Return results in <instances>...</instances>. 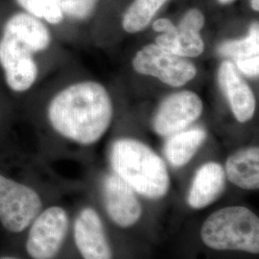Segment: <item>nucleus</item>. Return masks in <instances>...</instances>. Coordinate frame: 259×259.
I'll return each mask as SVG.
<instances>
[{"label":"nucleus","instance_id":"nucleus-1","mask_svg":"<svg viewBox=\"0 0 259 259\" xmlns=\"http://www.w3.org/2000/svg\"><path fill=\"white\" fill-rule=\"evenodd\" d=\"M112 103L107 90L96 82L74 83L58 93L48 108L57 133L81 145H93L111 125Z\"/></svg>","mask_w":259,"mask_h":259},{"label":"nucleus","instance_id":"nucleus-2","mask_svg":"<svg viewBox=\"0 0 259 259\" xmlns=\"http://www.w3.org/2000/svg\"><path fill=\"white\" fill-rule=\"evenodd\" d=\"M110 163L137 194L151 201L163 199L171 187V179L162 157L138 139L123 138L111 144Z\"/></svg>","mask_w":259,"mask_h":259},{"label":"nucleus","instance_id":"nucleus-3","mask_svg":"<svg viewBox=\"0 0 259 259\" xmlns=\"http://www.w3.org/2000/svg\"><path fill=\"white\" fill-rule=\"evenodd\" d=\"M200 237L208 249L259 253L258 215L244 205L221 207L204 220Z\"/></svg>","mask_w":259,"mask_h":259},{"label":"nucleus","instance_id":"nucleus-4","mask_svg":"<svg viewBox=\"0 0 259 259\" xmlns=\"http://www.w3.org/2000/svg\"><path fill=\"white\" fill-rule=\"evenodd\" d=\"M37 191L0 174V223L12 233L25 231L41 211Z\"/></svg>","mask_w":259,"mask_h":259},{"label":"nucleus","instance_id":"nucleus-5","mask_svg":"<svg viewBox=\"0 0 259 259\" xmlns=\"http://www.w3.org/2000/svg\"><path fill=\"white\" fill-rule=\"evenodd\" d=\"M25 248L32 259H55L62 250L69 229L64 207L52 205L41 210L30 225Z\"/></svg>","mask_w":259,"mask_h":259},{"label":"nucleus","instance_id":"nucleus-6","mask_svg":"<svg viewBox=\"0 0 259 259\" xmlns=\"http://www.w3.org/2000/svg\"><path fill=\"white\" fill-rule=\"evenodd\" d=\"M133 67L139 74L157 78L171 87H183L194 79L197 68L188 59L156 44L142 47L134 57Z\"/></svg>","mask_w":259,"mask_h":259},{"label":"nucleus","instance_id":"nucleus-7","mask_svg":"<svg viewBox=\"0 0 259 259\" xmlns=\"http://www.w3.org/2000/svg\"><path fill=\"white\" fill-rule=\"evenodd\" d=\"M203 109V102L196 93H173L158 107L153 119L154 131L160 137H170L187 129L201 116Z\"/></svg>","mask_w":259,"mask_h":259},{"label":"nucleus","instance_id":"nucleus-8","mask_svg":"<svg viewBox=\"0 0 259 259\" xmlns=\"http://www.w3.org/2000/svg\"><path fill=\"white\" fill-rule=\"evenodd\" d=\"M102 201L111 222L121 229H130L140 221L143 206L137 194L119 177L111 173L103 179Z\"/></svg>","mask_w":259,"mask_h":259},{"label":"nucleus","instance_id":"nucleus-9","mask_svg":"<svg viewBox=\"0 0 259 259\" xmlns=\"http://www.w3.org/2000/svg\"><path fill=\"white\" fill-rule=\"evenodd\" d=\"M75 245L83 259H112V248L102 219L95 208L85 206L73 224Z\"/></svg>","mask_w":259,"mask_h":259},{"label":"nucleus","instance_id":"nucleus-10","mask_svg":"<svg viewBox=\"0 0 259 259\" xmlns=\"http://www.w3.org/2000/svg\"><path fill=\"white\" fill-rule=\"evenodd\" d=\"M204 25V16L199 9L187 11L178 26L161 33L156 45L184 58H195L204 52V42L200 32Z\"/></svg>","mask_w":259,"mask_h":259},{"label":"nucleus","instance_id":"nucleus-11","mask_svg":"<svg viewBox=\"0 0 259 259\" xmlns=\"http://www.w3.org/2000/svg\"><path fill=\"white\" fill-rule=\"evenodd\" d=\"M32 52L15 38L4 35L0 39V64L6 82L15 92H25L37 79V67Z\"/></svg>","mask_w":259,"mask_h":259},{"label":"nucleus","instance_id":"nucleus-12","mask_svg":"<svg viewBox=\"0 0 259 259\" xmlns=\"http://www.w3.org/2000/svg\"><path fill=\"white\" fill-rule=\"evenodd\" d=\"M217 79L234 117L240 123L250 121L256 108L255 97L231 61H224L220 65Z\"/></svg>","mask_w":259,"mask_h":259},{"label":"nucleus","instance_id":"nucleus-13","mask_svg":"<svg viewBox=\"0 0 259 259\" xmlns=\"http://www.w3.org/2000/svg\"><path fill=\"white\" fill-rule=\"evenodd\" d=\"M227 184L224 167L208 161L198 168L186 195L187 205L193 210H202L214 204L222 196Z\"/></svg>","mask_w":259,"mask_h":259},{"label":"nucleus","instance_id":"nucleus-14","mask_svg":"<svg viewBox=\"0 0 259 259\" xmlns=\"http://www.w3.org/2000/svg\"><path fill=\"white\" fill-rule=\"evenodd\" d=\"M227 181L244 190H258L259 149L250 146L233 152L225 164Z\"/></svg>","mask_w":259,"mask_h":259},{"label":"nucleus","instance_id":"nucleus-15","mask_svg":"<svg viewBox=\"0 0 259 259\" xmlns=\"http://www.w3.org/2000/svg\"><path fill=\"white\" fill-rule=\"evenodd\" d=\"M3 34L15 38L32 53L42 51L50 45L48 29L40 20L28 14L13 16L7 21Z\"/></svg>","mask_w":259,"mask_h":259},{"label":"nucleus","instance_id":"nucleus-16","mask_svg":"<svg viewBox=\"0 0 259 259\" xmlns=\"http://www.w3.org/2000/svg\"><path fill=\"white\" fill-rule=\"evenodd\" d=\"M207 137L203 128L184 130L168 137L163 152L167 161L175 168L184 167L193 158Z\"/></svg>","mask_w":259,"mask_h":259},{"label":"nucleus","instance_id":"nucleus-17","mask_svg":"<svg viewBox=\"0 0 259 259\" xmlns=\"http://www.w3.org/2000/svg\"><path fill=\"white\" fill-rule=\"evenodd\" d=\"M166 1L135 0L124 14L122 19L123 29L131 34L144 30Z\"/></svg>","mask_w":259,"mask_h":259},{"label":"nucleus","instance_id":"nucleus-18","mask_svg":"<svg viewBox=\"0 0 259 259\" xmlns=\"http://www.w3.org/2000/svg\"><path fill=\"white\" fill-rule=\"evenodd\" d=\"M218 53L223 57L232 58L234 61L258 56L259 27L258 22L252 23L249 35L241 39L228 40L218 47Z\"/></svg>","mask_w":259,"mask_h":259},{"label":"nucleus","instance_id":"nucleus-19","mask_svg":"<svg viewBox=\"0 0 259 259\" xmlns=\"http://www.w3.org/2000/svg\"><path fill=\"white\" fill-rule=\"evenodd\" d=\"M19 5L33 17L45 19L51 24L60 23L64 13L56 0H17Z\"/></svg>","mask_w":259,"mask_h":259},{"label":"nucleus","instance_id":"nucleus-20","mask_svg":"<svg viewBox=\"0 0 259 259\" xmlns=\"http://www.w3.org/2000/svg\"><path fill=\"white\" fill-rule=\"evenodd\" d=\"M62 12L71 19L83 20L93 15L98 0H56Z\"/></svg>","mask_w":259,"mask_h":259},{"label":"nucleus","instance_id":"nucleus-21","mask_svg":"<svg viewBox=\"0 0 259 259\" xmlns=\"http://www.w3.org/2000/svg\"><path fill=\"white\" fill-rule=\"evenodd\" d=\"M237 68L243 74L248 76H258L259 72V57H250L235 61Z\"/></svg>","mask_w":259,"mask_h":259},{"label":"nucleus","instance_id":"nucleus-22","mask_svg":"<svg viewBox=\"0 0 259 259\" xmlns=\"http://www.w3.org/2000/svg\"><path fill=\"white\" fill-rule=\"evenodd\" d=\"M174 26H175V24L171 20L167 19H157L153 23V29L156 32H159V33L167 32Z\"/></svg>","mask_w":259,"mask_h":259},{"label":"nucleus","instance_id":"nucleus-23","mask_svg":"<svg viewBox=\"0 0 259 259\" xmlns=\"http://www.w3.org/2000/svg\"><path fill=\"white\" fill-rule=\"evenodd\" d=\"M251 3V8L254 10L255 12L259 11V0H250Z\"/></svg>","mask_w":259,"mask_h":259},{"label":"nucleus","instance_id":"nucleus-24","mask_svg":"<svg viewBox=\"0 0 259 259\" xmlns=\"http://www.w3.org/2000/svg\"><path fill=\"white\" fill-rule=\"evenodd\" d=\"M221 4H229V3H231L232 2L233 0H218Z\"/></svg>","mask_w":259,"mask_h":259},{"label":"nucleus","instance_id":"nucleus-25","mask_svg":"<svg viewBox=\"0 0 259 259\" xmlns=\"http://www.w3.org/2000/svg\"><path fill=\"white\" fill-rule=\"evenodd\" d=\"M0 259H19L18 257H15V256H9V255H7V256H1Z\"/></svg>","mask_w":259,"mask_h":259}]
</instances>
